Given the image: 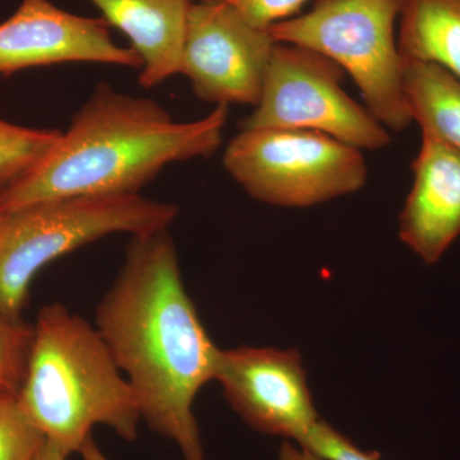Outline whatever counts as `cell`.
<instances>
[{
	"instance_id": "4fadbf2b",
	"label": "cell",
	"mask_w": 460,
	"mask_h": 460,
	"mask_svg": "<svg viewBox=\"0 0 460 460\" xmlns=\"http://www.w3.org/2000/svg\"><path fill=\"white\" fill-rule=\"evenodd\" d=\"M398 47L404 59L435 63L460 81V0H402Z\"/></svg>"
},
{
	"instance_id": "8992f818",
	"label": "cell",
	"mask_w": 460,
	"mask_h": 460,
	"mask_svg": "<svg viewBox=\"0 0 460 460\" xmlns=\"http://www.w3.org/2000/svg\"><path fill=\"white\" fill-rule=\"evenodd\" d=\"M362 153L310 129H247L229 141L223 164L251 198L281 208H310L366 186Z\"/></svg>"
},
{
	"instance_id": "3957f363",
	"label": "cell",
	"mask_w": 460,
	"mask_h": 460,
	"mask_svg": "<svg viewBox=\"0 0 460 460\" xmlns=\"http://www.w3.org/2000/svg\"><path fill=\"white\" fill-rule=\"evenodd\" d=\"M17 395L32 425L66 456L78 453L96 425L137 438L142 419L132 386L99 330L63 305L39 311Z\"/></svg>"
},
{
	"instance_id": "30bf717a",
	"label": "cell",
	"mask_w": 460,
	"mask_h": 460,
	"mask_svg": "<svg viewBox=\"0 0 460 460\" xmlns=\"http://www.w3.org/2000/svg\"><path fill=\"white\" fill-rule=\"evenodd\" d=\"M104 18L69 13L49 0H22L0 23V75L62 63H107L142 68L132 48L115 44Z\"/></svg>"
},
{
	"instance_id": "52a82bcc",
	"label": "cell",
	"mask_w": 460,
	"mask_h": 460,
	"mask_svg": "<svg viewBox=\"0 0 460 460\" xmlns=\"http://www.w3.org/2000/svg\"><path fill=\"white\" fill-rule=\"evenodd\" d=\"M344 75L337 63L316 51L277 42L261 98L242 120L241 131L310 129L361 151L389 146V129L345 93Z\"/></svg>"
},
{
	"instance_id": "9c48e42d",
	"label": "cell",
	"mask_w": 460,
	"mask_h": 460,
	"mask_svg": "<svg viewBox=\"0 0 460 460\" xmlns=\"http://www.w3.org/2000/svg\"><path fill=\"white\" fill-rule=\"evenodd\" d=\"M215 381L233 411L262 434L301 444L320 420L295 349H220Z\"/></svg>"
},
{
	"instance_id": "e0dca14e",
	"label": "cell",
	"mask_w": 460,
	"mask_h": 460,
	"mask_svg": "<svg viewBox=\"0 0 460 460\" xmlns=\"http://www.w3.org/2000/svg\"><path fill=\"white\" fill-rule=\"evenodd\" d=\"M33 325L0 314V389L18 394L25 378Z\"/></svg>"
},
{
	"instance_id": "2e32d148",
	"label": "cell",
	"mask_w": 460,
	"mask_h": 460,
	"mask_svg": "<svg viewBox=\"0 0 460 460\" xmlns=\"http://www.w3.org/2000/svg\"><path fill=\"white\" fill-rule=\"evenodd\" d=\"M45 440L26 416L18 395L0 389V460H32Z\"/></svg>"
},
{
	"instance_id": "44dd1931",
	"label": "cell",
	"mask_w": 460,
	"mask_h": 460,
	"mask_svg": "<svg viewBox=\"0 0 460 460\" xmlns=\"http://www.w3.org/2000/svg\"><path fill=\"white\" fill-rule=\"evenodd\" d=\"M81 459L83 460H111L100 450L98 444L93 440V435L84 441L81 449L78 450Z\"/></svg>"
},
{
	"instance_id": "8fae6325",
	"label": "cell",
	"mask_w": 460,
	"mask_h": 460,
	"mask_svg": "<svg viewBox=\"0 0 460 460\" xmlns=\"http://www.w3.org/2000/svg\"><path fill=\"white\" fill-rule=\"evenodd\" d=\"M413 184L399 215V238L422 261H440L460 235V153L422 133Z\"/></svg>"
},
{
	"instance_id": "603a6c76",
	"label": "cell",
	"mask_w": 460,
	"mask_h": 460,
	"mask_svg": "<svg viewBox=\"0 0 460 460\" xmlns=\"http://www.w3.org/2000/svg\"><path fill=\"white\" fill-rule=\"evenodd\" d=\"M193 3L223 2V0H192Z\"/></svg>"
},
{
	"instance_id": "d6986e66",
	"label": "cell",
	"mask_w": 460,
	"mask_h": 460,
	"mask_svg": "<svg viewBox=\"0 0 460 460\" xmlns=\"http://www.w3.org/2000/svg\"><path fill=\"white\" fill-rule=\"evenodd\" d=\"M241 16L260 30L295 17L308 0H228Z\"/></svg>"
},
{
	"instance_id": "7a4b0ae2",
	"label": "cell",
	"mask_w": 460,
	"mask_h": 460,
	"mask_svg": "<svg viewBox=\"0 0 460 460\" xmlns=\"http://www.w3.org/2000/svg\"><path fill=\"white\" fill-rule=\"evenodd\" d=\"M226 122L228 105L175 122L154 100L99 84L41 164L0 193V213L51 199L140 195L166 165L217 153Z\"/></svg>"
},
{
	"instance_id": "ac0fdd59",
	"label": "cell",
	"mask_w": 460,
	"mask_h": 460,
	"mask_svg": "<svg viewBox=\"0 0 460 460\" xmlns=\"http://www.w3.org/2000/svg\"><path fill=\"white\" fill-rule=\"evenodd\" d=\"M298 445L311 450L323 460H380L377 453L363 452L349 438L321 420Z\"/></svg>"
},
{
	"instance_id": "5b68a950",
	"label": "cell",
	"mask_w": 460,
	"mask_h": 460,
	"mask_svg": "<svg viewBox=\"0 0 460 460\" xmlns=\"http://www.w3.org/2000/svg\"><path fill=\"white\" fill-rule=\"evenodd\" d=\"M402 0H316L311 11L269 29L274 40L329 58L350 75L365 107L392 132L411 122L395 36Z\"/></svg>"
},
{
	"instance_id": "6da1fadb",
	"label": "cell",
	"mask_w": 460,
	"mask_h": 460,
	"mask_svg": "<svg viewBox=\"0 0 460 460\" xmlns=\"http://www.w3.org/2000/svg\"><path fill=\"white\" fill-rule=\"evenodd\" d=\"M96 329L148 428L177 445L183 460H206L193 402L215 380L220 349L187 293L168 229L132 235Z\"/></svg>"
},
{
	"instance_id": "5bb4252c",
	"label": "cell",
	"mask_w": 460,
	"mask_h": 460,
	"mask_svg": "<svg viewBox=\"0 0 460 460\" xmlns=\"http://www.w3.org/2000/svg\"><path fill=\"white\" fill-rule=\"evenodd\" d=\"M402 93L411 122L460 153V81L443 66L404 59Z\"/></svg>"
},
{
	"instance_id": "277c9868",
	"label": "cell",
	"mask_w": 460,
	"mask_h": 460,
	"mask_svg": "<svg viewBox=\"0 0 460 460\" xmlns=\"http://www.w3.org/2000/svg\"><path fill=\"white\" fill-rule=\"evenodd\" d=\"M178 208L141 195L32 202L0 213V314L22 320L30 287L54 260L114 233L169 229Z\"/></svg>"
},
{
	"instance_id": "9a60e30c",
	"label": "cell",
	"mask_w": 460,
	"mask_h": 460,
	"mask_svg": "<svg viewBox=\"0 0 460 460\" xmlns=\"http://www.w3.org/2000/svg\"><path fill=\"white\" fill-rule=\"evenodd\" d=\"M60 136L57 129L27 128L0 119V193L31 174Z\"/></svg>"
},
{
	"instance_id": "7402d4cb",
	"label": "cell",
	"mask_w": 460,
	"mask_h": 460,
	"mask_svg": "<svg viewBox=\"0 0 460 460\" xmlns=\"http://www.w3.org/2000/svg\"><path fill=\"white\" fill-rule=\"evenodd\" d=\"M66 458L68 456L56 444L51 443L49 440H45L40 450L33 456L32 460H66Z\"/></svg>"
},
{
	"instance_id": "7c38bea8",
	"label": "cell",
	"mask_w": 460,
	"mask_h": 460,
	"mask_svg": "<svg viewBox=\"0 0 460 460\" xmlns=\"http://www.w3.org/2000/svg\"><path fill=\"white\" fill-rule=\"evenodd\" d=\"M141 58L138 83L157 86L181 74L192 0H89Z\"/></svg>"
},
{
	"instance_id": "ffe728a7",
	"label": "cell",
	"mask_w": 460,
	"mask_h": 460,
	"mask_svg": "<svg viewBox=\"0 0 460 460\" xmlns=\"http://www.w3.org/2000/svg\"><path fill=\"white\" fill-rule=\"evenodd\" d=\"M279 460H323L311 450L305 449L301 445L290 444L289 441L283 443L280 447Z\"/></svg>"
},
{
	"instance_id": "ba28073f",
	"label": "cell",
	"mask_w": 460,
	"mask_h": 460,
	"mask_svg": "<svg viewBox=\"0 0 460 460\" xmlns=\"http://www.w3.org/2000/svg\"><path fill=\"white\" fill-rule=\"evenodd\" d=\"M275 44L269 30L248 23L228 0L192 3L181 74L202 102L256 107Z\"/></svg>"
}]
</instances>
